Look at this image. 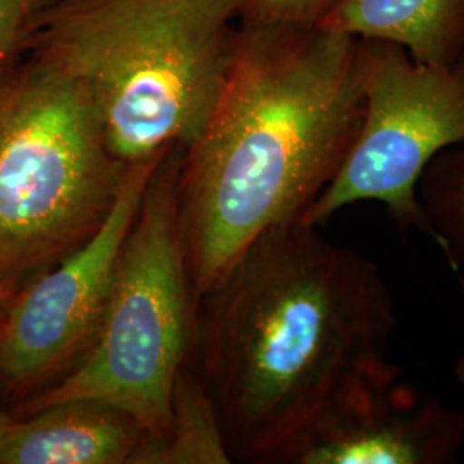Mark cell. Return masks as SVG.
Listing matches in <instances>:
<instances>
[{
  "instance_id": "10",
  "label": "cell",
  "mask_w": 464,
  "mask_h": 464,
  "mask_svg": "<svg viewBox=\"0 0 464 464\" xmlns=\"http://www.w3.org/2000/svg\"><path fill=\"white\" fill-rule=\"evenodd\" d=\"M316 24L394 44L427 66H450L464 55V0H335Z\"/></svg>"
},
{
  "instance_id": "8",
  "label": "cell",
  "mask_w": 464,
  "mask_h": 464,
  "mask_svg": "<svg viewBox=\"0 0 464 464\" xmlns=\"http://www.w3.org/2000/svg\"><path fill=\"white\" fill-rule=\"evenodd\" d=\"M464 449V413L401 382V372L339 399L281 463L450 464Z\"/></svg>"
},
{
  "instance_id": "7",
  "label": "cell",
  "mask_w": 464,
  "mask_h": 464,
  "mask_svg": "<svg viewBox=\"0 0 464 464\" xmlns=\"http://www.w3.org/2000/svg\"><path fill=\"white\" fill-rule=\"evenodd\" d=\"M166 157L131 164L99 231L14 293L0 324L4 389L32 398L82 362L97 337L140 203Z\"/></svg>"
},
{
  "instance_id": "17",
  "label": "cell",
  "mask_w": 464,
  "mask_h": 464,
  "mask_svg": "<svg viewBox=\"0 0 464 464\" xmlns=\"http://www.w3.org/2000/svg\"><path fill=\"white\" fill-rule=\"evenodd\" d=\"M454 373H456V379H458V382H459V383L464 387V356H461V358H459V362L456 363Z\"/></svg>"
},
{
  "instance_id": "12",
  "label": "cell",
  "mask_w": 464,
  "mask_h": 464,
  "mask_svg": "<svg viewBox=\"0 0 464 464\" xmlns=\"http://www.w3.org/2000/svg\"><path fill=\"white\" fill-rule=\"evenodd\" d=\"M418 198L431 237L449 260L464 266V150H446L431 160L418 183Z\"/></svg>"
},
{
  "instance_id": "1",
  "label": "cell",
  "mask_w": 464,
  "mask_h": 464,
  "mask_svg": "<svg viewBox=\"0 0 464 464\" xmlns=\"http://www.w3.org/2000/svg\"><path fill=\"white\" fill-rule=\"evenodd\" d=\"M199 303L203 377L241 461L281 463L351 389L401 372L381 266L299 218L260 234Z\"/></svg>"
},
{
  "instance_id": "11",
  "label": "cell",
  "mask_w": 464,
  "mask_h": 464,
  "mask_svg": "<svg viewBox=\"0 0 464 464\" xmlns=\"http://www.w3.org/2000/svg\"><path fill=\"white\" fill-rule=\"evenodd\" d=\"M231 454L207 387L184 368L176 382L166 439L141 463H229Z\"/></svg>"
},
{
  "instance_id": "14",
  "label": "cell",
  "mask_w": 464,
  "mask_h": 464,
  "mask_svg": "<svg viewBox=\"0 0 464 464\" xmlns=\"http://www.w3.org/2000/svg\"><path fill=\"white\" fill-rule=\"evenodd\" d=\"M44 5L45 0H0V69L11 63L21 38Z\"/></svg>"
},
{
  "instance_id": "15",
  "label": "cell",
  "mask_w": 464,
  "mask_h": 464,
  "mask_svg": "<svg viewBox=\"0 0 464 464\" xmlns=\"http://www.w3.org/2000/svg\"><path fill=\"white\" fill-rule=\"evenodd\" d=\"M14 418H16V416L7 413V411L4 410V406L0 404V439L5 435V431L9 430V427L13 425Z\"/></svg>"
},
{
  "instance_id": "5",
  "label": "cell",
  "mask_w": 464,
  "mask_h": 464,
  "mask_svg": "<svg viewBox=\"0 0 464 464\" xmlns=\"http://www.w3.org/2000/svg\"><path fill=\"white\" fill-rule=\"evenodd\" d=\"M178 172L167 153L150 179L93 344L61 381L26 399L17 416L93 399L138 420L150 435L147 450L166 439L197 314L178 216Z\"/></svg>"
},
{
  "instance_id": "6",
  "label": "cell",
  "mask_w": 464,
  "mask_h": 464,
  "mask_svg": "<svg viewBox=\"0 0 464 464\" xmlns=\"http://www.w3.org/2000/svg\"><path fill=\"white\" fill-rule=\"evenodd\" d=\"M365 109L331 183L299 220L320 226L353 203L379 201L399 229L427 232L418 183L442 151L464 143V55L420 64L394 44L362 40Z\"/></svg>"
},
{
  "instance_id": "16",
  "label": "cell",
  "mask_w": 464,
  "mask_h": 464,
  "mask_svg": "<svg viewBox=\"0 0 464 464\" xmlns=\"http://www.w3.org/2000/svg\"><path fill=\"white\" fill-rule=\"evenodd\" d=\"M14 296V293H5V291H0V324H2V318L5 315V310H7V304L11 298Z\"/></svg>"
},
{
  "instance_id": "3",
  "label": "cell",
  "mask_w": 464,
  "mask_h": 464,
  "mask_svg": "<svg viewBox=\"0 0 464 464\" xmlns=\"http://www.w3.org/2000/svg\"><path fill=\"white\" fill-rule=\"evenodd\" d=\"M40 53L83 84L126 164L191 147L231 64L241 0H63Z\"/></svg>"
},
{
  "instance_id": "2",
  "label": "cell",
  "mask_w": 464,
  "mask_h": 464,
  "mask_svg": "<svg viewBox=\"0 0 464 464\" xmlns=\"http://www.w3.org/2000/svg\"><path fill=\"white\" fill-rule=\"evenodd\" d=\"M365 109L362 40L248 23L178 172L195 308L264 232L298 220L343 166Z\"/></svg>"
},
{
  "instance_id": "9",
  "label": "cell",
  "mask_w": 464,
  "mask_h": 464,
  "mask_svg": "<svg viewBox=\"0 0 464 464\" xmlns=\"http://www.w3.org/2000/svg\"><path fill=\"white\" fill-rule=\"evenodd\" d=\"M150 435L121 408L69 399L16 416L0 439V464L140 463Z\"/></svg>"
},
{
  "instance_id": "13",
  "label": "cell",
  "mask_w": 464,
  "mask_h": 464,
  "mask_svg": "<svg viewBox=\"0 0 464 464\" xmlns=\"http://www.w3.org/2000/svg\"><path fill=\"white\" fill-rule=\"evenodd\" d=\"M335 0H241V14L260 24H316Z\"/></svg>"
},
{
  "instance_id": "4",
  "label": "cell",
  "mask_w": 464,
  "mask_h": 464,
  "mask_svg": "<svg viewBox=\"0 0 464 464\" xmlns=\"http://www.w3.org/2000/svg\"><path fill=\"white\" fill-rule=\"evenodd\" d=\"M130 166L88 90L47 55L0 69V291L17 293L99 231Z\"/></svg>"
}]
</instances>
